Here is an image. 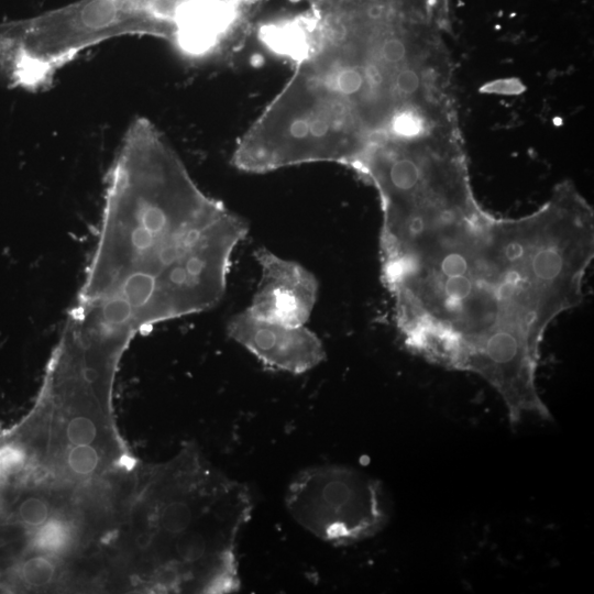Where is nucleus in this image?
<instances>
[{
    "mask_svg": "<svg viewBox=\"0 0 594 594\" xmlns=\"http://www.w3.org/2000/svg\"><path fill=\"white\" fill-rule=\"evenodd\" d=\"M380 252L408 350L483 378L513 425L550 417L537 387L541 344L582 302L594 257V212L572 182L517 218L490 213L475 196L385 217Z\"/></svg>",
    "mask_w": 594,
    "mask_h": 594,
    "instance_id": "f257e3e1",
    "label": "nucleus"
},
{
    "mask_svg": "<svg viewBox=\"0 0 594 594\" xmlns=\"http://www.w3.org/2000/svg\"><path fill=\"white\" fill-rule=\"evenodd\" d=\"M228 273L219 234L176 190L133 172L108 177L82 287L122 298L152 328L215 307Z\"/></svg>",
    "mask_w": 594,
    "mask_h": 594,
    "instance_id": "f03ea898",
    "label": "nucleus"
},
{
    "mask_svg": "<svg viewBox=\"0 0 594 594\" xmlns=\"http://www.w3.org/2000/svg\"><path fill=\"white\" fill-rule=\"evenodd\" d=\"M285 505L300 527L333 546L370 538L388 518L381 484L342 465L300 470L287 486Z\"/></svg>",
    "mask_w": 594,
    "mask_h": 594,
    "instance_id": "7ed1b4c3",
    "label": "nucleus"
},
{
    "mask_svg": "<svg viewBox=\"0 0 594 594\" xmlns=\"http://www.w3.org/2000/svg\"><path fill=\"white\" fill-rule=\"evenodd\" d=\"M227 332L271 370L301 374L326 359L321 340L305 324L265 320L248 309L230 319Z\"/></svg>",
    "mask_w": 594,
    "mask_h": 594,
    "instance_id": "20e7f679",
    "label": "nucleus"
},
{
    "mask_svg": "<svg viewBox=\"0 0 594 594\" xmlns=\"http://www.w3.org/2000/svg\"><path fill=\"white\" fill-rule=\"evenodd\" d=\"M254 257L261 268V278L246 309L265 320L305 324L317 301L316 277L299 263L265 248L255 250Z\"/></svg>",
    "mask_w": 594,
    "mask_h": 594,
    "instance_id": "39448f33",
    "label": "nucleus"
},
{
    "mask_svg": "<svg viewBox=\"0 0 594 594\" xmlns=\"http://www.w3.org/2000/svg\"><path fill=\"white\" fill-rule=\"evenodd\" d=\"M72 536L73 529L66 520L52 518L33 531L30 546L38 553L58 554L69 546Z\"/></svg>",
    "mask_w": 594,
    "mask_h": 594,
    "instance_id": "423d86ee",
    "label": "nucleus"
},
{
    "mask_svg": "<svg viewBox=\"0 0 594 594\" xmlns=\"http://www.w3.org/2000/svg\"><path fill=\"white\" fill-rule=\"evenodd\" d=\"M56 566L48 554L37 553L25 559L19 569L20 580L32 587H41L51 583Z\"/></svg>",
    "mask_w": 594,
    "mask_h": 594,
    "instance_id": "0eeeda50",
    "label": "nucleus"
},
{
    "mask_svg": "<svg viewBox=\"0 0 594 594\" xmlns=\"http://www.w3.org/2000/svg\"><path fill=\"white\" fill-rule=\"evenodd\" d=\"M47 503L35 496L23 498L15 510L16 519L25 527L38 528L48 518Z\"/></svg>",
    "mask_w": 594,
    "mask_h": 594,
    "instance_id": "6e6552de",
    "label": "nucleus"
},
{
    "mask_svg": "<svg viewBox=\"0 0 594 594\" xmlns=\"http://www.w3.org/2000/svg\"><path fill=\"white\" fill-rule=\"evenodd\" d=\"M99 453L91 444L74 446L67 454L69 470L80 476L92 474L99 464Z\"/></svg>",
    "mask_w": 594,
    "mask_h": 594,
    "instance_id": "1a4fd4ad",
    "label": "nucleus"
},
{
    "mask_svg": "<svg viewBox=\"0 0 594 594\" xmlns=\"http://www.w3.org/2000/svg\"><path fill=\"white\" fill-rule=\"evenodd\" d=\"M97 433L96 422L86 415L74 416L66 427V438L73 446L91 444Z\"/></svg>",
    "mask_w": 594,
    "mask_h": 594,
    "instance_id": "9d476101",
    "label": "nucleus"
},
{
    "mask_svg": "<svg viewBox=\"0 0 594 594\" xmlns=\"http://www.w3.org/2000/svg\"><path fill=\"white\" fill-rule=\"evenodd\" d=\"M332 129V125L327 117L316 116L309 119V134L316 139L327 136Z\"/></svg>",
    "mask_w": 594,
    "mask_h": 594,
    "instance_id": "9b49d317",
    "label": "nucleus"
},
{
    "mask_svg": "<svg viewBox=\"0 0 594 594\" xmlns=\"http://www.w3.org/2000/svg\"><path fill=\"white\" fill-rule=\"evenodd\" d=\"M290 138L296 141L306 140L309 135V118L298 117L294 119L288 127Z\"/></svg>",
    "mask_w": 594,
    "mask_h": 594,
    "instance_id": "f8f14e48",
    "label": "nucleus"
}]
</instances>
